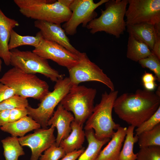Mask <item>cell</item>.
Wrapping results in <instances>:
<instances>
[{
	"label": "cell",
	"instance_id": "1",
	"mask_svg": "<svg viewBox=\"0 0 160 160\" xmlns=\"http://www.w3.org/2000/svg\"><path fill=\"white\" fill-rule=\"evenodd\" d=\"M160 106V96L145 89L124 93L115 100L113 109L121 119L138 127L151 116Z\"/></svg>",
	"mask_w": 160,
	"mask_h": 160
},
{
	"label": "cell",
	"instance_id": "2",
	"mask_svg": "<svg viewBox=\"0 0 160 160\" xmlns=\"http://www.w3.org/2000/svg\"><path fill=\"white\" fill-rule=\"evenodd\" d=\"M20 12L36 20L60 24L67 22L72 12L60 0H14Z\"/></svg>",
	"mask_w": 160,
	"mask_h": 160
},
{
	"label": "cell",
	"instance_id": "3",
	"mask_svg": "<svg viewBox=\"0 0 160 160\" xmlns=\"http://www.w3.org/2000/svg\"><path fill=\"white\" fill-rule=\"evenodd\" d=\"M118 91L105 92L102 94L100 102L94 106L93 112L85 122V130L92 129L99 140L110 139L120 127L113 120L112 112L117 97Z\"/></svg>",
	"mask_w": 160,
	"mask_h": 160
},
{
	"label": "cell",
	"instance_id": "4",
	"mask_svg": "<svg viewBox=\"0 0 160 160\" xmlns=\"http://www.w3.org/2000/svg\"><path fill=\"white\" fill-rule=\"evenodd\" d=\"M105 4V9L101 10L100 16L91 20L86 27L92 34L104 31L119 38L127 26L124 17L128 0H108Z\"/></svg>",
	"mask_w": 160,
	"mask_h": 160
},
{
	"label": "cell",
	"instance_id": "5",
	"mask_svg": "<svg viewBox=\"0 0 160 160\" xmlns=\"http://www.w3.org/2000/svg\"><path fill=\"white\" fill-rule=\"evenodd\" d=\"M0 82L13 89L15 95L40 100L49 92V86L45 81L35 74L26 73L13 67L0 78Z\"/></svg>",
	"mask_w": 160,
	"mask_h": 160
},
{
	"label": "cell",
	"instance_id": "6",
	"mask_svg": "<svg viewBox=\"0 0 160 160\" xmlns=\"http://www.w3.org/2000/svg\"><path fill=\"white\" fill-rule=\"evenodd\" d=\"M97 93L95 88L73 86L60 103L65 109L73 113L75 121L83 125L93 112Z\"/></svg>",
	"mask_w": 160,
	"mask_h": 160
},
{
	"label": "cell",
	"instance_id": "7",
	"mask_svg": "<svg viewBox=\"0 0 160 160\" xmlns=\"http://www.w3.org/2000/svg\"><path fill=\"white\" fill-rule=\"evenodd\" d=\"M55 82L53 90L49 91L40 100L37 108H34L28 105L26 108L28 116L39 123L42 128H47L48 122L53 115L55 108L73 86L69 77L59 79Z\"/></svg>",
	"mask_w": 160,
	"mask_h": 160
},
{
	"label": "cell",
	"instance_id": "8",
	"mask_svg": "<svg viewBox=\"0 0 160 160\" xmlns=\"http://www.w3.org/2000/svg\"><path fill=\"white\" fill-rule=\"evenodd\" d=\"M10 65L30 74H42L56 82L64 78V75L52 67L47 60L30 51H21L17 49L10 50Z\"/></svg>",
	"mask_w": 160,
	"mask_h": 160
},
{
	"label": "cell",
	"instance_id": "9",
	"mask_svg": "<svg viewBox=\"0 0 160 160\" xmlns=\"http://www.w3.org/2000/svg\"><path fill=\"white\" fill-rule=\"evenodd\" d=\"M68 70L73 86L78 85L84 82L96 81L105 85L111 91L115 90L111 79L102 69L90 60L86 53L76 64Z\"/></svg>",
	"mask_w": 160,
	"mask_h": 160
},
{
	"label": "cell",
	"instance_id": "10",
	"mask_svg": "<svg viewBox=\"0 0 160 160\" xmlns=\"http://www.w3.org/2000/svg\"><path fill=\"white\" fill-rule=\"evenodd\" d=\"M127 25L146 23L160 24V0H128Z\"/></svg>",
	"mask_w": 160,
	"mask_h": 160
},
{
	"label": "cell",
	"instance_id": "11",
	"mask_svg": "<svg viewBox=\"0 0 160 160\" xmlns=\"http://www.w3.org/2000/svg\"><path fill=\"white\" fill-rule=\"evenodd\" d=\"M108 0H101L95 3L93 0H73L69 9L72 14L69 20L63 25L67 34L73 35L80 24L86 27L87 24L97 15L95 9Z\"/></svg>",
	"mask_w": 160,
	"mask_h": 160
},
{
	"label": "cell",
	"instance_id": "12",
	"mask_svg": "<svg viewBox=\"0 0 160 160\" xmlns=\"http://www.w3.org/2000/svg\"><path fill=\"white\" fill-rule=\"evenodd\" d=\"M32 52L68 69L76 64L81 58L57 43L43 38L39 45L35 47Z\"/></svg>",
	"mask_w": 160,
	"mask_h": 160
},
{
	"label": "cell",
	"instance_id": "13",
	"mask_svg": "<svg viewBox=\"0 0 160 160\" xmlns=\"http://www.w3.org/2000/svg\"><path fill=\"white\" fill-rule=\"evenodd\" d=\"M55 127L40 128L35 130L34 132L18 138L22 146H27L31 151L30 160H38L42 153L55 142L54 135Z\"/></svg>",
	"mask_w": 160,
	"mask_h": 160
},
{
	"label": "cell",
	"instance_id": "14",
	"mask_svg": "<svg viewBox=\"0 0 160 160\" xmlns=\"http://www.w3.org/2000/svg\"><path fill=\"white\" fill-rule=\"evenodd\" d=\"M34 26L40 30L43 38L56 42L81 57L84 55L75 48L71 44L65 30L57 24L41 20H35Z\"/></svg>",
	"mask_w": 160,
	"mask_h": 160
},
{
	"label": "cell",
	"instance_id": "15",
	"mask_svg": "<svg viewBox=\"0 0 160 160\" xmlns=\"http://www.w3.org/2000/svg\"><path fill=\"white\" fill-rule=\"evenodd\" d=\"M74 119L73 115L59 103L56 110L47 123L48 126L57 128V134L55 142L57 146H59L61 141L66 138L70 133L71 131V124Z\"/></svg>",
	"mask_w": 160,
	"mask_h": 160
},
{
	"label": "cell",
	"instance_id": "16",
	"mask_svg": "<svg viewBox=\"0 0 160 160\" xmlns=\"http://www.w3.org/2000/svg\"><path fill=\"white\" fill-rule=\"evenodd\" d=\"M19 25L17 21L7 17L0 8V58L7 66L10 65V52L8 44L10 32Z\"/></svg>",
	"mask_w": 160,
	"mask_h": 160
},
{
	"label": "cell",
	"instance_id": "17",
	"mask_svg": "<svg viewBox=\"0 0 160 160\" xmlns=\"http://www.w3.org/2000/svg\"><path fill=\"white\" fill-rule=\"evenodd\" d=\"M127 129L126 127H119L108 145L101 151L96 160H119Z\"/></svg>",
	"mask_w": 160,
	"mask_h": 160
},
{
	"label": "cell",
	"instance_id": "18",
	"mask_svg": "<svg viewBox=\"0 0 160 160\" xmlns=\"http://www.w3.org/2000/svg\"><path fill=\"white\" fill-rule=\"evenodd\" d=\"M127 31L136 40L147 45L151 50L153 48L156 34L154 25L146 23L127 25Z\"/></svg>",
	"mask_w": 160,
	"mask_h": 160
},
{
	"label": "cell",
	"instance_id": "19",
	"mask_svg": "<svg viewBox=\"0 0 160 160\" xmlns=\"http://www.w3.org/2000/svg\"><path fill=\"white\" fill-rule=\"evenodd\" d=\"M83 126L74 120L71 122V132L66 138L61 141L59 145L66 153L83 148L85 137Z\"/></svg>",
	"mask_w": 160,
	"mask_h": 160
},
{
	"label": "cell",
	"instance_id": "20",
	"mask_svg": "<svg viewBox=\"0 0 160 160\" xmlns=\"http://www.w3.org/2000/svg\"><path fill=\"white\" fill-rule=\"evenodd\" d=\"M41 128L39 123L27 116L17 121L7 123L0 127V129L10 134L12 137H21L29 132Z\"/></svg>",
	"mask_w": 160,
	"mask_h": 160
},
{
	"label": "cell",
	"instance_id": "21",
	"mask_svg": "<svg viewBox=\"0 0 160 160\" xmlns=\"http://www.w3.org/2000/svg\"><path fill=\"white\" fill-rule=\"evenodd\" d=\"M84 132L88 145L78 160H96L102 148L109 142L110 139L98 140L96 137L92 129L86 130Z\"/></svg>",
	"mask_w": 160,
	"mask_h": 160
},
{
	"label": "cell",
	"instance_id": "22",
	"mask_svg": "<svg viewBox=\"0 0 160 160\" xmlns=\"http://www.w3.org/2000/svg\"><path fill=\"white\" fill-rule=\"evenodd\" d=\"M148 47L131 36H129L127 45V57L136 62L153 54Z\"/></svg>",
	"mask_w": 160,
	"mask_h": 160
},
{
	"label": "cell",
	"instance_id": "23",
	"mask_svg": "<svg viewBox=\"0 0 160 160\" xmlns=\"http://www.w3.org/2000/svg\"><path fill=\"white\" fill-rule=\"evenodd\" d=\"M42 38L39 31L37 33L35 36H21L13 29L10 32L8 44V49L10 51L24 45H30L36 47L39 45Z\"/></svg>",
	"mask_w": 160,
	"mask_h": 160
},
{
	"label": "cell",
	"instance_id": "24",
	"mask_svg": "<svg viewBox=\"0 0 160 160\" xmlns=\"http://www.w3.org/2000/svg\"><path fill=\"white\" fill-rule=\"evenodd\" d=\"M1 141L5 160H18L20 156L25 154L17 137H8Z\"/></svg>",
	"mask_w": 160,
	"mask_h": 160
},
{
	"label": "cell",
	"instance_id": "25",
	"mask_svg": "<svg viewBox=\"0 0 160 160\" xmlns=\"http://www.w3.org/2000/svg\"><path fill=\"white\" fill-rule=\"evenodd\" d=\"M135 127L129 125L127 128L125 139L122 149L121 151L119 160H136L137 154L133 152L135 143L138 141L137 136H134Z\"/></svg>",
	"mask_w": 160,
	"mask_h": 160
},
{
	"label": "cell",
	"instance_id": "26",
	"mask_svg": "<svg viewBox=\"0 0 160 160\" xmlns=\"http://www.w3.org/2000/svg\"><path fill=\"white\" fill-rule=\"evenodd\" d=\"M137 136L140 148L160 146V123L152 129L143 132Z\"/></svg>",
	"mask_w": 160,
	"mask_h": 160
},
{
	"label": "cell",
	"instance_id": "27",
	"mask_svg": "<svg viewBox=\"0 0 160 160\" xmlns=\"http://www.w3.org/2000/svg\"><path fill=\"white\" fill-rule=\"evenodd\" d=\"M28 105L27 98L15 95L0 103V111L16 108H26Z\"/></svg>",
	"mask_w": 160,
	"mask_h": 160
},
{
	"label": "cell",
	"instance_id": "28",
	"mask_svg": "<svg viewBox=\"0 0 160 160\" xmlns=\"http://www.w3.org/2000/svg\"><path fill=\"white\" fill-rule=\"evenodd\" d=\"M138 62L142 67L148 68L155 74L158 81H160V59L153 54L139 60Z\"/></svg>",
	"mask_w": 160,
	"mask_h": 160
},
{
	"label": "cell",
	"instance_id": "29",
	"mask_svg": "<svg viewBox=\"0 0 160 160\" xmlns=\"http://www.w3.org/2000/svg\"><path fill=\"white\" fill-rule=\"evenodd\" d=\"M136 160H160V146L140 148Z\"/></svg>",
	"mask_w": 160,
	"mask_h": 160
},
{
	"label": "cell",
	"instance_id": "30",
	"mask_svg": "<svg viewBox=\"0 0 160 160\" xmlns=\"http://www.w3.org/2000/svg\"><path fill=\"white\" fill-rule=\"evenodd\" d=\"M160 106L149 118L141 124L135 129L136 135L150 130L160 123Z\"/></svg>",
	"mask_w": 160,
	"mask_h": 160
},
{
	"label": "cell",
	"instance_id": "31",
	"mask_svg": "<svg viewBox=\"0 0 160 160\" xmlns=\"http://www.w3.org/2000/svg\"><path fill=\"white\" fill-rule=\"evenodd\" d=\"M66 154L60 146H57L55 142L44 151L40 157L39 160H59Z\"/></svg>",
	"mask_w": 160,
	"mask_h": 160
},
{
	"label": "cell",
	"instance_id": "32",
	"mask_svg": "<svg viewBox=\"0 0 160 160\" xmlns=\"http://www.w3.org/2000/svg\"><path fill=\"white\" fill-rule=\"evenodd\" d=\"M28 116L26 108H16L10 111L9 122L17 121L24 117Z\"/></svg>",
	"mask_w": 160,
	"mask_h": 160
},
{
	"label": "cell",
	"instance_id": "33",
	"mask_svg": "<svg viewBox=\"0 0 160 160\" xmlns=\"http://www.w3.org/2000/svg\"><path fill=\"white\" fill-rule=\"evenodd\" d=\"M15 95L13 89L0 82V103Z\"/></svg>",
	"mask_w": 160,
	"mask_h": 160
},
{
	"label": "cell",
	"instance_id": "34",
	"mask_svg": "<svg viewBox=\"0 0 160 160\" xmlns=\"http://www.w3.org/2000/svg\"><path fill=\"white\" fill-rule=\"evenodd\" d=\"M156 34L152 53L160 59V28H156Z\"/></svg>",
	"mask_w": 160,
	"mask_h": 160
},
{
	"label": "cell",
	"instance_id": "35",
	"mask_svg": "<svg viewBox=\"0 0 160 160\" xmlns=\"http://www.w3.org/2000/svg\"><path fill=\"white\" fill-rule=\"evenodd\" d=\"M84 148L66 153L60 160H76L84 151Z\"/></svg>",
	"mask_w": 160,
	"mask_h": 160
},
{
	"label": "cell",
	"instance_id": "36",
	"mask_svg": "<svg viewBox=\"0 0 160 160\" xmlns=\"http://www.w3.org/2000/svg\"><path fill=\"white\" fill-rule=\"evenodd\" d=\"M10 110H7L0 111V126L2 127L9 122Z\"/></svg>",
	"mask_w": 160,
	"mask_h": 160
},
{
	"label": "cell",
	"instance_id": "37",
	"mask_svg": "<svg viewBox=\"0 0 160 160\" xmlns=\"http://www.w3.org/2000/svg\"><path fill=\"white\" fill-rule=\"evenodd\" d=\"M156 79L153 74L145 72L142 76V80L143 83H144L155 82Z\"/></svg>",
	"mask_w": 160,
	"mask_h": 160
},
{
	"label": "cell",
	"instance_id": "38",
	"mask_svg": "<svg viewBox=\"0 0 160 160\" xmlns=\"http://www.w3.org/2000/svg\"><path fill=\"white\" fill-rule=\"evenodd\" d=\"M143 85L145 89L151 91H153L155 89L156 86L155 82L144 83Z\"/></svg>",
	"mask_w": 160,
	"mask_h": 160
},
{
	"label": "cell",
	"instance_id": "39",
	"mask_svg": "<svg viewBox=\"0 0 160 160\" xmlns=\"http://www.w3.org/2000/svg\"><path fill=\"white\" fill-rule=\"evenodd\" d=\"M60 1L62 4L69 9L73 0H60Z\"/></svg>",
	"mask_w": 160,
	"mask_h": 160
},
{
	"label": "cell",
	"instance_id": "40",
	"mask_svg": "<svg viewBox=\"0 0 160 160\" xmlns=\"http://www.w3.org/2000/svg\"><path fill=\"white\" fill-rule=\"evenodd\" d=\"M2 63V61H1V59L0 58V71H1Z\"/></svg>",
	"mask_w": 160,
	"mask_h": 160
}]
</instances>
